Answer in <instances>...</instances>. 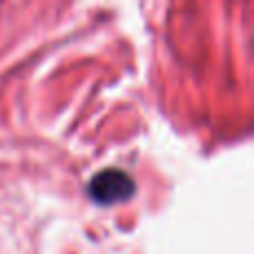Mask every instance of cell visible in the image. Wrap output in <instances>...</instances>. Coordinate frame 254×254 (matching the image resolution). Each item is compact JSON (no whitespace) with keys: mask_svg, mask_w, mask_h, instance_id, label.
Returning <instances> with one entry per match:
<instances>
[{"mask_svg":"<svg viewBox=\"0 0 254 254\" xmlns=\"http://www.w3.org/2000/svg\"><path fill=\"white\" fill-rule=\"evenodd\" d=\"M136 192V183L127 172L119 167H107L89 179L87 194L98 205H114L131 198Z\"/></svg>","mask_w":254,"mask_h":254,"instance_id":"obj_1","label":"cell"}]
</instances>
